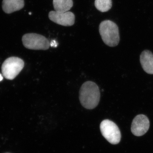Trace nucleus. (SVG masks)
I'll use <instances>...</instances> for the list:
<instances>
[{
    "mask_svg": "<svg viewBox=\"0 0 153 153\" xmlns=\"http://www.w3.org/2000/svg\"><path fill=\"white\" fill-rule=\"evenodd\" d=\"M140 62L145 72L149 74H153V54L151 51H143L140 56Z\"/></svg>",
    "mask_w": 153,
    "mask_h": 153,
    "instance_id": "nucleus-8",
    "label": "nucleus"
},
{
    "mask_svg": "<svg viewBox=\"0 0 153 153\" xmlns=\"http://www.w3.org/2000/svg\"><path fill=\"white\" fill-rule=\"evenodd\" d=\"M94 4L96 9L104 13L109 10L112 7L111 0H95Z\"/></svg>",
    "mask_w": 153,
    "mask_h": 153,
    "instance_id": "nucleus-11",
    "label": "nucleus"
},
{
    "mask_svg": "<svg viewBox=\"0 0 153 153\" xmlns=\"http://www.w3.org/2000/svg\"><path fill=\"white\" fill-rule=\"evenodd\" d=\"M99 32L105 44L110 47L117 46L119 43L120 35L117 25L110 20H105L100 23Z\"/></svg>",
    "mask_w": 153,
    "mask_h": 153,
    "instance_id": "nucleus-2",
    "label": "nucleus"
},
{
    "mask_svg": "<svg viewBox=\"0 0 153 153\" xmlns=\"http://www.w3.org/2000/svg\"><path fill=\"white\" fill-rule=\"evenodd\" d=\"M100 94L98 85L92 81L84 82L79 91V100L83 107L93 109L98 105Z\"/></svg>",
    "mask_w": 153,
    "mask_h": 153,
    "instance_id": "nucleus-1",
    "label": "nucleus"
},
{
    "mask_svg": "<svg viewBox=\"0 0 153 153\" xmlns=\"http://www.w3.org/2000/svg\"><path fill=\"white\" fill-rule=\"evenodd\" d=\"M50 46L52 47H56L57 46V44L56 43L55 41H53L50 43Z\"/></svg>",
    "mask_w": 153,
    "mask_h": 153,
    "instance_id": "nucleus-12",
    "label": "nucleus"
},
{
    "mask_svg": "<svg viewBox=\"0 0 153 153\" xmlns=\"http://www.w3.org/2000/svg\"><path fill=\"white\" fill-rule=\"evenodd\" d=\"M3 79V76H2L1 74H0V82L1 81H2Z\"/></svg>",
    "mask_w": 153,
    "mask_h": 153,
    "instance_id": "nucleus-13",
    "label": "nucleus"
},
{
    "mask_svg": "<svg viewBox=\"0 0 153 153\" xmlns=\"http://www.w3.org/2000/svg\"></svg>",
    "mask_w": 153,
    "mask_h": 153,
    "instance_id": "nucleus-14",
    "label": "nucleus"
},
{
    "mask_svg": "<svg viewBox=\"0 0 153 153\" xmlns=\"http://www.w3.org/2000/svg\"><path fill=\"white\" fill-rule=\"evenodd\" d=\"M2 9L7 14L22 10L25 6L24 0H3Z\"/></svg>",
    "mask_w": 153,
    "mask_h": 153,
    "instance_id": "nucleus-9",
    "label": "nucleus"
},
{
    "mask_svg": "<svg viewBox=\"0 0 153 153\" xmlns=\"http://www.w3.org/2000/svg\"><path fill=\"white\" fill-rule=\"evenodd\" d=\"M150 122L147 117L145 115L139 114L136 116L132 123V133L136 136H141L149 130Z\"/></svg>",
    "mask_w": 153,
    "mask_h": 153,
    "instance_id": "nucleus-7",
    "label": "nucleus"
},
{
    "mask_svg": "<svg viewBox=\"0 0 153 153\" xmlns=\"http://www.w3.org/2000/svg\"><path fill=\"white\" fill-rule=\"evenodd\" d=\"M49 19L57 25L65 27H70L74 25L75 16L72 12L52 11L49 12Z\"/></svg>",
    "mask_w": 153,
    "mask_h": 153,
    "instance_id": "nucleus-6",
    "label": "nucleus"
},
{
    "mask_svg": "<svg viewBox=\"0 0 153 153\" xmlns=\"http://www.w3.org/2000/svg\"><path fill=\"white\" fill-rule=\"evenodd\" d=\"M25 66L24 60L19 57H12L6 59L1 66L3 76L7 79L16 78Z\"/></svg>",
    "mask_w": 153,
    "mask_h": 153,
    "instance_id": "nucleus-4",
    "label": "nucleus"
},
{
    "mask_svg": "<svg viewBox=\"0 0 153 153\" xmlns=\"http://www.w3.org/2000/svg\"><path fill=\"white\" fill-rule=\"evenodd\" d=\"M53 6L55 11L66 12L73 7L72 0H53Z\"/></svg>",
    "mask_w": 153,
    "mask_h": 153,
    "instance_id": "nucleus-10",
    "label": "nucleus"
},
{
    "mask_svg": "<svg viewBox=\"0 0 153 153\" xmlns=\"http://www.w3.org/2000/svg\"><path fill=\"white\" fill-rule=\"evenodd\" d=\"M100 129L102 134L110 143L117 144L120 141L121 135L117 125L112 121L105 120L101 123Z\"/></svg>",
    "mask_w": 153,
    "mask_h": 153,
    "instance_id": "nucleus-5",
    "label": "nucleus"
},
{
    "mask_svg": "<svg viewBox=\"0 0 153 153\" xmlns=\"http://www.w3.org/2000/svg\"><path fill=\"white\" fill-rule=\"evenodd\" d=\"M25 48L32 50H46L50 47V43L46 37L36 33H27L22 38Z\"/></svg>",
    "mask_w": 153,
    "mask_h": 153,
    "instance_id": "nucleus-3",
    "label": "nucleus"
}]
</instances>
